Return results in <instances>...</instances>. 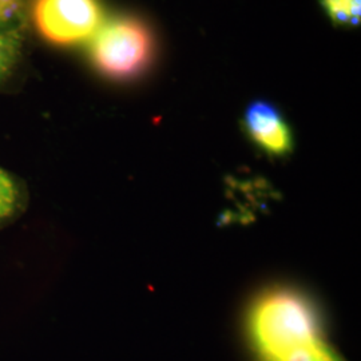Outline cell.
<instances>
[{
	"label": "cell",
	"instance_id": "2",
	"mask_svg": "<svg viewBox=\"0 0 361 361\" xmlns=\"http://www.w3.org/2000/svg\"><path fill=\"white\" fill-rule=\"evenodd\" d=\"M154 39L150 28L133 16H121L102 23L91 38L90 56L107 77L129 79L150 65Z\"/></svg>",
	"mask_w": 361,
	"mask_h": 361
},
{
	"label": "cell",
	"instance_id": "6",
	"mask_svg": "<svg viewBox=\"0 0 361 361\" xmlns=\"http://www.w3.org/2000/svg\"><path fill=\"white\" fill-rule=\"evenodd\" d=\"M23 197L20 186L0 169V224L13 219L22 210Z\"/></svg>",
	"mask_w": 361,
	"mask_h": 361
},
{
	"label": "cell",
	"instance_id": "4",
	"mask_svg": "<svg viewBox=\"0 0 361 361\" xmlns=\"http://www.w3.org/2000/svg\"><path fill=\"white\" fill-rule=\"evenodd\" d=\"M243 122L249 140L261 152L281 158L293 150L292 130L276 106L255 101L246 107Z\"/></svg>",
	"mask_w": 361,
	"mask_h": 361
},
{
	"label": "cell",
	"instance_id": "8",
	"mask_svg": "<svg viewBox=\"0 0 361 361\" xmlns=\"http://www.w3.org/2000/svg\"><path fill=\"white\" fill-rule=\"evenodd\" d=\"M20 50V35L16 30L0 32V80L6 77Z\"/></svg>",
	"mask_w": 361,
	"mask_h": 361
},
{
	"label": "cell",
	"instance_id": "1",
	"mask_svg": "<svg viewBox=\"0 0 361 361\" xmlns=\"http://www.w3.org/2000/svg\"><path fill=\"white\" fill-rule=\"evenodd\" d=\"M247 334L258 360L269 361L289 349L323 338L317 312L290 289H273L258 297L247 317Z\"/></svg>",
	"mask_w": 361,
	"mask_h": 361
},
{
	"label": "cell",
	"instance_id": "7",
	"mask_svg": "<svg viewBox=\"0 0 361 361\" xmlns=\"http://www.w3.org/2000/svg\"><path fill=\"white\" fill-rule=\"evenodd\" d=\"M335 26H356L360 22V0H320Z\"/></svg>",
	"mask_w": 361,
	"mask_h": 361
},
{
	"label": "cell",
	"instance_id": "9",
	"mask_svg": "<svg viewBox=\"0 0 361 361\" xmlns=\"http://www.w3.org/2000/svg\"><path fill=\"white\" fill-rule=\"evenodd\" d=\"M23 0H0V23H7L16 16Z\"/></svg>",
	"mask_w": 361,
	"mask_h": 361
},
{
	"label": "cell",
	"instance_id": "5",
	"mask_svg": "<svg viewBox=\"0 0 361 361\" xmlns=\"http://www.w3.org/2000/svg\"><path fill=\"white\" fill-rule=\"evenodd\" d=\"M269 361H343L323 338L297 345Z\"/></svg>",
	"mask_w": 361,
	"mask_h": 361
},
{
	"label": "cell",
	"instance_id": "3",
	"mask_svg": "<svg viewBox=\"0 0 361 361\" xmlns=\"http://www.w3.org/2000/svg\"><path fill=\"white\" fill-rule=\"evenodd\" d=\"M32 18L46 40L73 46L94 37L104 23V10L98 0H35Z\"/></svg>",
	"mask_w": 361,
	"mask_h": 361
}]
</instances>
